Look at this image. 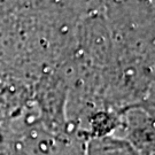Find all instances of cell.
<instances>
[{"instance_id": "6da1fadb", "label": "cell", "mask_w": 155, "mask_h": 155, "mask_svg": "<svg viewBox=\"0 0 155 155\" xmlns=\"http://www.w3.org/2000/svg\"><path fill=\"white\" fill-rule=\"evenodd\" d=\"M84 155H140L127 139L107 134L86 139Z\"/></svg>"}]
</instances>
